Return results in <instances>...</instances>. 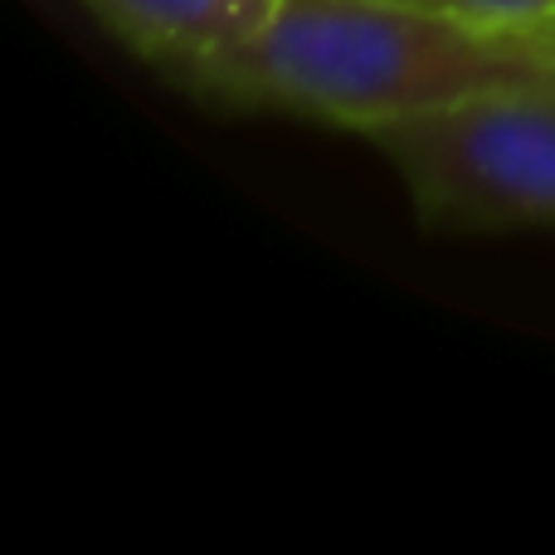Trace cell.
I'll return each instance as SVG.
<instances>
[{"label": "cell", "instance_id": "1", "mask_svg": "<svg viewBox=\"0 0 555 555\" xmlns=\"http://www.w3.org/2000/svg\"><path fill=\"white\" fill-rule=\"evenodd\" d=\"M555 64L527 35H482L390 0H278L269 25L185 78L234 107H278L346 132H380Z\"/></svg>", "mask_w": 555, "mask_h": 555}, {"label": "cell", "instance_id": "2", "mask_svg": "<svg viewBox=\"0 0 555 555\" xmlns=\"http://www.w3.org/2000/svg\"><path fill=\"white\" fill-rule=\"evenodd\" d=\"M371 146L400 171L424 224L555 230V64L380 127Z\"/></svg>", "mask_w": 555, "mask_h": 555}, {"label": "cell", "instance_id": "3", "mask_svg": "<svg viewBox=\"0 0 555 555\" xmlns=\"http://www.w3.org/2000/svg\"><path fill=\"white\" fill-rule=\"evenodd\" d=\"M122 44L176 83L269 25L278 0H83Z\"/></svg>", "mask_w": 555, "mask_h": 555}, {"label": "cell", "instance_id": "4", "mask_svg": "<svg viewBox=\"0 0 555 555\" xmlns=\"http://www.w3.org/2000/svg\"><path fill=\"white\" fill-rule=\"evenodd\" d=\"M390 5L439 15L482 35H527L541 39L555 25V0H390Z\"/></svg>", "mask_w": 555, "mask_h": 555}, {"label": "cell", "instance_id": "5", "mask_svg": "<svg viewBox=\"0 0 555 555\" xmlns=\"http://www.w3.org/2000/svg\"><path fill=\"white\" fill-rule=\"evenodd\" d=\"M541 44H551V49H555V25L546 29V35H541Z\"/></svg>", "mask_w": 555, "mask_h": 555}]
</instances>
